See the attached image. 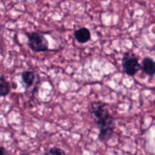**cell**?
<instances>
[{
    "label": "cell",
    "instance_id": "obj_6",
    "mask_svg": "<svg viewBox=\"0 0 155 155\" xmlns=\"http://www.w3.org/2000/svg\"><path fill=\"white\" fill-rule=\"evenodd\" d=\"M142 70L145 74L148 76H155V61L150 57L144 58L142 60Z\"/></svg>",
    "mask_w": 155,
    "mask_h": 155
},
{
    "label": "cell",
    "instance_id": "obj_3",
    "mask_svg": "<svg viewBox=\"0 0 155 155\" xmlns=\"http://www.w3.org/2000/svg\"><path fill=\"white\" fill-rule=\"evenodd\" d=\"M27 39L29 47L34 52L39 53L48 51L49 44L43 34L33 32L27 34Z\"/></svg>",
    "mask_w": 155,
    "mask_h": 155
},
{
    "label": "cell",
    "instance_id": "obj_1",
    "mask_svg": "<svg viewBox=\"0 0 155 155\" xmlns=\"http://www.w3.org/2000/svg\"><path fill=\"white\" fill-rule=\"evenodd\" d=\"M89 113L99 129L98 139L106 142L114 135L116 121L109 112L107 104L102 101H94L89 107Z\"/></svg>",
    "mask_w": 155,
    "mask_h": 155
},
{
    "label": "cell",
    "instance_id": "obj_2",
    "mask_svg": "<svg viewBox=\"0 0 155 155\" xmlns=\"http://www.w3.org/2000/svg\"><path fill=\"white\" fill-rule=\"evenodd\" d=\"M121 64L124 72L130 77H134L142 70V65L139 63L137 56L130 51L124 53L121 60Z\"/></svg>",
    "mask_w": 155,
    "mask_h": 155
},
{
    "label": "cell",
    "instance_id": "obj_10",
    "mask_svg": "<svg viewBox=\"0 0 155 155\" xmlns=\"http://www.w3.org/2000/svg\"><path fill=\"white\" fill-rule=\"evenodd\" d=\"M20 155H31V154H30L29 153H22V154Z\"/></svg>",
    "mask_w": 155,
    "mask_h": 155
},
{
    "label": "cell",
    "instance_id": "obj_4",
    "mask_svg": "<svg viewBox=\"0 0 155 155\" xmlns=\"http://www.w3.org/2000/svg\"><path fill=\"white\" fill-rule=\"evenodd\" d=\"M21 80L23 83L25 85L26 89H30L32 87H36V85H39V78L37 74L33 71H25L21 74Z\"/></svg>",
    "mask_w": 155,
    "mask_h": 155
},
{
    "label": "cell",
    "instance_id": "obj_11",
    "mask_svg": "<svg viewBox=\"0 0 155 155\" xmlns=\"http://www.w3.org/2000/svg\"><path fill=\"white\" fill-rule=\"evenodd\" d=\"M154 106H155V100H154Z\"/></svg>",
    "mask_w": 155,
    "mask_h": 155
},
{
    "label": "cell",
    "instance_id": "obj_8",
    "mask_svg": "<svg viewBox=\"0 0 155 155\" xmlns=\"http://www.w3.org/2000/svg\"><path fill=\"white\" fill-rule=\"evenodd\" d=\"M42 155H66V153L61 148L52 147V148L45 151Z\"/></svg>",
    "mask_w": 155,
    "mask_h": 155
},
{
    "label": "cell",
    "instance_id": "obj_5",
    "mask_svg": "<svg viewBox=\"0 0 155 155\" xmlns=\"http://www.w3.org/2000/svg\"><path fill=\"white\" fill-rule=\"evenodd\" d=\"M74 37L80 43H86L91 39V32L86 27H80L74 31Z\"/></svg>",
    "mask_w": 155,
    "mask_h": 155
},
{
    "label": "cell",
    "instance_id": "obj_9",
    "mask_svg": "<svg viewBox=\"0 0 155 155\" xmlns=\"http://www.w3.org/2000/svg\"><path fill=\"white\" fill-rule=\"evenodd\" d=\"M1 155H13L12 154H11L8 150H6L5 148H4L3 146L1 147Z\"/></svg>",
    "mask_w": 155,
    "mask_h": 155
},
{
    "label": "cell",
    "instance_id": "obj_7",
    "mask_svg": "<svg viewBox=\"0 0 155 155\" xmlns=\"http://www.w3.org/2000/svg\"><path fill=\"white\" fill-rule=\"evenodd\" d=\"M11 92V86L5 77L3 75L0 78V96L4 98L7 96Z\"/></svg>",
    "mask_w": 155,
    "mask_h": 155
}]
</instances>
